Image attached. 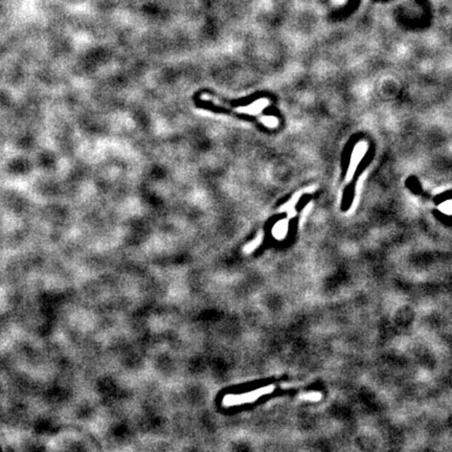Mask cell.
Instances as JSON below:
<instances>
[{"label":"cell","mask_w":452,"mask_h":452,"mask_svg":"<svg viewBox=\"0 0 452 452\" xmlns=\"http://www.w3.org/2000/svg\"><path fill=\"white\" fill-rule=\"evenodd\" d=\"M268 105L267 100H258V101L252 103V105L247 106V107L239 108L240 111L245 112V113H249V115H256L263 108Z\"/></svg>","instance_id":"cell-1"},{"label":"cell","mask_w":452,"mask_h":452,"mask_svg":"<svg viewBox=\"0 0 452 452\" xmlns=\"http://www.w3.org/2000/svg\"><path fill=\"white\" fill-rule=\"evenodd\" d=\"M287 231H288V223L285 220H282V221L276 224L272 233H274V236L276 239L282 240L286 237Z\"/></svg>","instance_id":"cell-2"},{"label":"cell","mask_w":452,"mask_h":452,"mask_svg":"<svg viewBox=\"0 0 452 452\" xmlns=\"http://www.w3.org/2000/svg\"><path fill=\"white\" fill-rule=\"evenodd\" d=\"M263 123L265 124L267 127H276L278 125V120L274 117H265L262 119Z\"/></svg>","instance_id":"cell-3"},{"label":"cell","mask_w":452,"mask_h":452,"mask_svg":"<svg viewBox=\"0 0 452 452\" xmlns=\"http://www.w3.org/2000/svg\"><path fill=\"white\" fill-rule=\"evenodd\" d=\"M261 242H262V235L258 236V239L254 240L252 243H250L249 245L246 247V252H252V249H254V248L256 247V246L260 245Z\"/></svg>","instance_id":"cell-4"},{"label":"cell","mask_w":452,"mask_h":452,"mask_svg":"<svg viewBox=\"0 0 452 452\" xmlns=\"http://www.w3.org/2000/svg\"><path fill=\"white\" fill-rule=\"evenodd\" d=\"M304 399H307V400H311V401H317L321 399V394L319 393H308V394L305 395L304 397H303Z\"/></svg>","instance_id":"cell-5"}]
</instances>
